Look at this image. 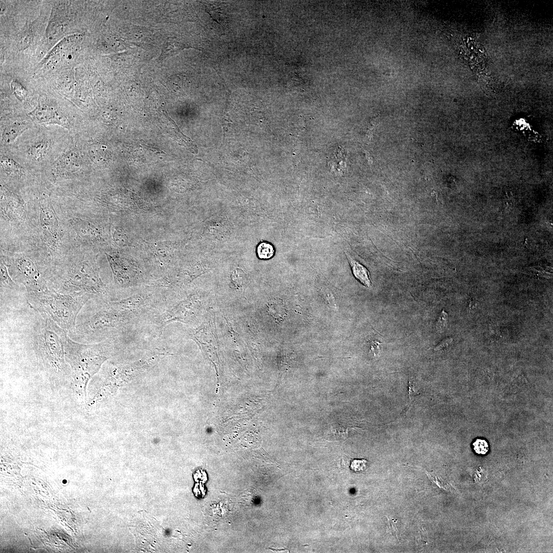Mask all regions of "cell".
Segmentation results:
<instances>
[{
  "instance_id": "obj_17",
  "label": "cell",
  "mask_w": 553,
  "mask_h": 553,
  "mask_svg": "<svg viewBox=\"0 0 553 553\" xmlns=\"http://www.w3.org/2000/svg\"><path fill=\"white\" fill-rule=\"evenodd\" d=\"M11 87L14 95L18 99L23 101L26 98L27 91L20 83L13 81L11 83Z\"/></svg>"
},
{
  "instance_id": "obj_15",
  "label": "cell",
  "mask_w": 553,
  "mask_h": 553,
  "mask_svg": "<svg viewBox=\"0 0 553 553\" xmlns=\"http://www.w3.org/2000/svg\"><path fill=\"white\" fill-rule=\"evenodd\" d=\"M274 251L272 245L267 242L260 243L257 248V254L259 258L263 260L272 258L274 254Z\"/></svg>"
},
{
  "instance_id": "obj_18",
  "label": "cell",
  "mask_w": 553,
  "mask_h": 553,
  "mask_svg": "<svg viewBox=\"0 0 553 553\" xmlns=\"http://www.w3.org/2000/svg\"><path fill=\"white\" fill-rule=\"evenodd\" d=\"M473 449L475 452L478 454L484 455L488 451V444L487 442L482 439H477L473 443Z\"/></svg>"
},
{
  "instance_id": "obj_14",
  "label": "cell",
  "mask_w": 553,
  "mask_h": 553,
  "mask_svg": "<svg viewBox=\"0 0 553 553\" xmlns=\"http://www.w3.org/2000/svg\"><path fill=\"white\" fill-rule=\"evenodd\" d=\"M48 148V142L45 140H41L32 144L28 149V154L32 159L38 161L45 157Z\"/></svg>"
},
{
  "instance_id": "obj_3",
  "label": "cell",
  "mask_w": 553,
  "mask_h": 553,
  "mask_svg": "<svg viewBox=\"0 0 553 553\" xmlns=\"http://www.w3.org/2000/svg\"><path fill=\"white\" fill-rule=\"evenodd\" d=\"M29 305L46 314L58 326L67 332L73 330L79 313L92 296L84 292L63 293L46 288L27 291Z\"/></svg>"
},
{
  "instance_id": "obj_21",
  "label": "cell",
  "mask_w": 553,
  "mask_h": 553,
  "mask_svg": "<svg viewBox=\"0 0 553 553\" xmlns=\"http://www.w3.org/2000/svg\"><path fill=\"white\" fill-rule=\"evenodd\" d=\"M239 269H236L232 273L238 276V279H232L233 282L238 285L241 286L243 283V281H245V275L243 272H242L240 275H239L238 273Z\"/></svg>"
},
{
  "instance_id": "obj_7",
  "label": "cell",
  "mask_w": 553,
  "mask_h": 553,
  "mask_svg": "<svg viewBox=\"0 0 553 553\" xmlns=\"http://www.w3.org/2000/svg\"><path fill=\"white\" fill-rule=\"evenodd\" d=\"M1 289H5V292L1 293V302L12 304L22 300L26 293L19 292L18 286L9 274L7 265L1 261Z\"/></svg>"
},
{
  "instance_id": "obj_10",
  "label": "cell",
  "mask_w": 553,
  "mask_h": 553,
  "mask_svg": "<svg viewBox=\"0 0 553 553\" xmlns=\"http://www.w3.org/2000/svg\"><path fill=\"white\" fill-rule=\"evenodd\" d=\"M26 122H16L6 126L2 134V139L5 143H10L24 131L28 129Z\"/></svg>"
},
{
  "instance_id": "obj_1",
  "label": "cell",
  "mask_w": 553,
  "mask_h": 553,
  "mask_svg": "<svg viewBox=\"0 0 553 553\" xmlns=\"http://www.w3.org/2000/svg\"><path fill=\"white\" fill-rule=\"evenodd\" d=\"M137 323L115 307L111 300H90L79 313L74 328L68 334L78 343H96L117 339L126 328Z\"/></svg>"
},
{
  "instance_id": "obj_2",
  "label": "cell",
  "mask_w": 553,
  "mask_h": 553,
  "mask_svg": "<svg viewBox=\"0 0 553 553\" xmlns=\"http://www.w3.org/2000/svg\"><path fill=\"white\" fill-rule=\"evenodd\" d=\"M116 339L83 344L71 339L69 336L65 346V358L78 392L85 395L88 381L100 368L102 364L117 349Z\"/></svg>"
},
{
  "instance_id": "obj_4",
  "label": "cell",
  "mask_w": 553,
  "mask_h": 553,
  "mask_svg": "<svg viewBox=\"0 0 553 553\" xmlns=\"http://www.w3.org/2000/svg\"><path fill=\"white\" fill-rule=\"evenodd\" d=\"M48 288L63 293L84 292L91 300H112V295L100 278L95 265L87 261H78L59 269Z\"/></svg>"
},
{
  "instance_id": "obj_22",
  "label": "cell",
  "mask_w": 553,
  "mask_h": 553,
  "mask_svg": "<svg viewBox=\"0 0 553 553\" xmlns=\"http://www.w3.org/2000/svg\"><path fill=\"white\" fill-rule=\"evenodd\" d=\"M453 341V338H446L441 342L439 345H438L434 349L435 350H439L442 349L444 347H446Z\"/></svg>"
},
{
  "instance_id": "obj_16",
  "label": "cell",
  "mask_w": 553,
  "mask_h": 553,
  "mask_svg": "<svg viewBox=\"0 0 553 553\" xmlns=\"http://www.w3.org/2000/svg\"><path fill=\"white\" fill-rule=\"evenodd\" d=\"M183 49L182 46H179L177 42H166L162 49V53L160 58L164 59L165 57L175 54L177 52Z\"/></svg>"
},
{
  "instance_id": "obj_20",
  "label": "cell",
  "mask_w": 553,
  "mask_h": 553,
  "mask_svg": "<svg viewBox=\"0 0 553 553\" xmlns=\"http://www.w3.org/2000/svg\"><path fill=\"white\" fill-rule=\"evenodd\" d=\"M367 461L365 460H354L351 462L350 468L355 472L364 470L366 467Z\"/></svg>"
},
{
  "instance_id": "obj_6",
  "label": "cell",
  "mask_w": 553,
  "mask_h": 553,
  "mask_svg": "<svg viewBox=\"0 0 553 553\" xmlns=\"http://www.w3.org/2000/svg\"><path fill=\"white\" fill-rule=\"evenodd\" d=\"M109 261L115 283L120 287H127L134 283L138 276L136 269L129 267L120 261H116L112 256L106 254Z\"/></svg>"
},
{
  "instance_id": "obj_5",
  "label": "cell",
  "mask_w": 553,
  "mask_h": 553,
  "mask_svg": "<svg viewBox=\"0 0 553 553\" xmlns=\"http://www.w3.org/2000/svg\"><path fill=\"white\" fill-rule=\"evenodd\" d=\"M39 222L46 242L49 247L55 248L60 237L58 220L54 209L50 206L43 207L40 212Z\"/></svg>"
},
{
  "instance_id": "obj_11",
  "label": "cell",
  "mask_w": 553,
  "mask_h": 553,
  "mask_svg": "<svg viewBox=\"0 0 553 553\" xmlns=\"http://www.w3.org/2000/svg\"><path fill=\"white\" fill-rule=\"evenodd\" d=\"M349 261L354 277L365 286L370 287L371 282L368 269L353 259L349 258Z\"/></svg>"
},
{
  "instance_id": "obj_12",
  "label": "cell",
  "mask_w": 553,
  "mask_h": 553,
  "mask_svg": "<svg viewBox=\"0 0 553 553\" xmlns=\"http://www.w3.org/2000/svg\"><path fill=\"white\" fill-rule=\"evenodd\" d=\"M71 222L74 229L80 237L84 239H90L96 235V228L89 222L78 218H74Z\"/></svg>"
},
{
  "instance_id": "obj_13",
  "label": "cell",
  "mask_w": 553,
  "mask_h": 553,
  "mask_svg": "<svg viewBox=\"0 0 553 553\" xmlns=\"http://www.w3.org/2000/svg\"><path fill=\"white\" fill-rule=\"evenodd\" d=\"M1 165L5 173L15 178H20L24 174L23 167L12 158L3 156L1 158Z\"/></svg>"
},
{
  "instance_id": "obj_8",
  "label": "cell",
  "mask_w": 553,
  "mask_h": 553,
  "mask_svg": "<svg viewBox=\"0 0 553 553\" xmlns=\"http://www.w3.org/2000/svg\"><path fill=\"white\" fill-rule=\"evenodd\" d=\"M30 115L39 123L56 124L69 129L70 125L65 116L61 115L52 107L47 105L38 104V107Z\"/></svg>"
},
{
  "instance_id": "obj_19",
  "label": "cell",
  "mask_w": 553,
  "mask_h": 553,
  "mask_svg": "<svg viewBox=\"0 0 553 553\" xmlns=\"http://www.w3.org/2000/svg\"><path fill=\"white\" fill-rule=\"evenodd\" d=\"M448 317L447 313L444 310H442L436 324V329L438 332L441 333L444 330L447 323Z\"/></svg>"
},
{
  "instance_id": "obj_9",
  "label": "cell",
  "mask_w": 553,
  "mask_h": 553,
  "mask_svg": "<svg viewBox=\"0 0 553 553\" xmlns=\"http://www.w3.org/2000/svg\"><path fill=\"white\" fill-rule=\"evenodd\" d=\"M80 168V158L73 152L67 153L56 162L55 170L61 174L75 172Z\"/></svg>"
}]
</instances>
